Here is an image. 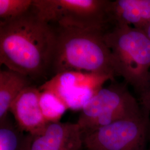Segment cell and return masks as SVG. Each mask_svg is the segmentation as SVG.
Returning a JSON list of instances; mask_svg holds the SVG:
<instances>
[{
	"mask_svg": "<svg viewBox=\"0 0 150 150\" xmlns=\"http://www.w3.org/2000/svg\"><path fill=\"white\" fill-rule=\"evenodd\" d=\"M55 28L32 8L22 16L0 21V64L31 79L50 71Z\"/></svg>",
	"mask_w": 150,
	"mask_h": 150,
	"instance_id": "1",
	"label": "cell"
},
{
	"mask_svg": "<svg viewBox=\"0 0 150 150\" xmlns=\"http://www.w3.org/2000/svg\"><path fill=\"white\" fill-rule=\"evenodd\" d=\"M56 43L50 71L54 76L66 71L120 76L118 66L103 38L105 31L71 27L55 28Z\"/></svg>",
	"mask_w": 150,
	"mask_h": 150,
	"instance_id": "2",
	"label": "cell"
},
{
	"mask_svg": "<svg viewBox=\"0 0 150 150\" xmlns=\"http://www.w3.org/2000/svg\"><path fill=\"white\" fill-rule=\"evenodd\" d=\"M118 66L120 76L137 95L150 78V38L141 29L127 25H113L103 34Z\"/></svg>",
	"mask_w": 150,
	"mask_h": 150,
	"instance_id": "3",
	"label": "cell"
},
{
	"mask_svg": "<svg viewBox=\"0 0 150 150\" xmlns=\"http://www.w3.org/2000/svg\"><path fill=\"white\" fill-rule=\"evenodd\" d=\"M109 0H33L32 10L50 24L105 31L110 24Z\"/></svg>",
	"mask_w": 150,
	"mask_h": 150,
	"instance_id": "4",
	"label": "cell"
},
{
	"mask_svg": "<svg viewBox=\"0 0 150 150\" xmlns=\"http://www.w3.org/2000/svg\"><path fill=\"white\" fill-rule=\"evenodd\" d=\"M81 111L77 123L83 134L121 120L137 116L143 109L126 84L112 82L101 88Z\"/></svg>",
	"mask_w": 150,
	"mask_h": 150,
	"instance_id": "5",
	"label": "cell"
},
{
	"mask_svg": "<svg viewBox=\"0 0 150 150\" xmlns=\"http://www.w3.org/2000/svg\"><path fill=\"white\" fill-rule=\"evenodd\" d=\"M150 129V115L143 109L137 116L121 120L82 134L83 149L144 150Z\"/></svg>",
	"mask_w": 150,
	"mask_h": 150,
	"instance_id": "6",
	"label": "cell"
},
{
	"mask_svg": "<svg viewBox=\"0 0 150 150\" xmlns=\"http://www.w3.org/2000/svg\"><path fill=\"white\" fill-rule=\"evenodd\" d=\"M109 80L112 81L107 76L71 71L54 75L38 88L54 92L68 109L81 110Z\"/></svg>",
	"mask_w": 150,
	"mask_h": 150,
	"instance_id": "7",
	"label": "cell"
},
{
	"mask_svg": "<svg viewBox=\"0 0 150 150\" xmlns=\"http://www.w3.org/2000/svg\"><path fill=\"white\" fill-rule=\"evenodd\" d=\"M82 132L77 123L48 122L40 132L27 134L26 150H83Z\"/></svg>",
	"mask_w": 150,
	"mask_h": 150,
	"instance_id": "8",
	"label": "cell"
},
{
	"mask_svg": "<svg viewBox=\"0 0 150 150\" xmlns=\"http://www.w3.org/2000/svg\"><path fill=\"white\" fill-rule=\"evenodd\" d=\"M40 94L39 88L31 85L22 91L11 105L10 112L18 127L26 134L38 133L48 122L40 106Z\"/></svg>",
	"mask_w": 150,
	"mask_h": 150,
	"instance_id": "9",
	"label": "cell"
},
{
	"mask_svg": "<svg viewBox=\"0 0 150 150\" xmlns=\"http://www.w3.org/2000/svg\"><path fill=\"white\" fill-rule=\"evenodd\" d=\"M108 15L112 26L127 25L142 29L150 23V0L110 1Z\"/></svg>",
	"mask_w": 150,
	"mask_h": 150,
	"instance_id": "10",
	"label": "cell"
},
{
	"mask_svg": "<svg viewBox=\"0 0 150 150\" xmlns=\"http://www.w3.org/2000/svg\"><path fill=\"white\" fill-rule=\"evenodd\" d=\"M30 85L31 79L25 75L9 69L0 71V121L8 115L17 97Z\"/></svg>",
	"mask_w": 150,
	"mask_h": 150,
	"instance_id": "11",
	"label": "cell"
},
{
	"mask_svg": "<svg viewBox=\"0 0 150 150\" xmlns=\"http://www.w3.org/2000/svg\"><path fill=\"white\" fill-rule=\"evenodd\" d=\"M27 134L8 115L0 121V150H26Z\"/></svg>",
	"mask_w": 150,
	"mask_h": 150,
	"instance_id": "12",
	"label": "cell"
},
{
	"mask_svg": "<svg viewBox=\"0 0 150 150\" xmlns=\"http://www.w3.org/2000/svg\"><path fill=\"white\" fill-rule=\"evenodd\" d=\"M40 102L43 116L47 122L59 121L68 109L59 97L48 90L41 91Z\"/></svg>",
	"mask_w": 150,
	"mask_h": 150,
	"instance_id": "13",
	"label": "cell"
},
{
	"mask_svg": "<svg viewBox=\"0 0 150 150\" xmlns=\"http://www.w3.org/2000/svg\"><path fill=\"white\" fill-rule=\"evenodd\" d=\"M33 0H0L1 21L22 16L32 8Z\"/></svg>",
	"mask_w": 150,
	"mask_h": 150,
	"instance_id": "14",
	"label": "cell"
},
{
	"mask_svg": "<svg viewBox=\"0 0 150 150\" xmlns=\"http://www.w3.org/2000/svg\"><path fill=\"white\" fill-rule=\"evenodd\" d=\"M138 96L141 106L149 113L150 116V78L147 85Z\"/></svg>",
	"mask_w": 150,
	"mask_h": 150,
	"instance_id": "15",
	"label": "cell"
},
{
	"mask_svg": "<svg viewBox=\"0 0 150 150\" xmlns=\"http://www.w3.org/2000/svg\"><path fill=\"white\" fill-rule=\"evenodd\" d=\"M141 30H142L145 32V33L148 36V37L150 38V23L146 26H145L142 29H141Z\"/></svg>",
	"mask_w": 150,
	"mask_h": 150,
	"instance_id": "16",
	"label": "cell"
},
{
	"mask_svg": "<svg viewBox=\"0 0 150 150\" xmlns=\"http://www.w3.org/2000/svg\"><path fill=\"white\" fill-rule=\"evenodd\" d=\"M144 150H150V129L149 134H148V137H147V139L146 144L145 145Z\"/></svg>",
	"mask_w": 150,
	"mask_h": 150,
	"instance_id": "17",
	"label": "cell"
},
{
	"mask_svg": "<svg viewBox=\"0 0 150 150\" xmlns=\"http://www.w3.org/2000/svg\"><path fill=\"white\" fill-rule=\"evenodd\" d=\"M83 150H85V149H83Z\"/></svg>",
	"mask_w": 150,
	"mask_h": 150,
	"instance_id": "18",
	"label": "cell"
}]
</instances>
